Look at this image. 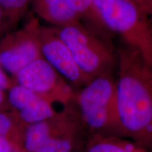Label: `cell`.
Wrapping results in <instances>:
<instances>
[{"label": "cell", "mask_w": 152, "mask_h": 152, "mask_svg": "<svg viewBox=\"0 0 152 152\" xmlns=\"http://www.w3.org/2000/svg\"><path fill=\"white\" fill-rule=\"evenodd\" d=\"M118 113L125 137L152 152V70L138 51H118Z\"/></svg>", "instance_id": "cell-1"}, {"label": "cell", "mask_w": 152, "mask_h": 152, "mask_svg": "<svg viewBox=\"0 0 152 152\" xmlns=\"http://www.w3.org/2000/svg\"><path fill=\"white\" fill-rule=\"evenodd\" d=\"M89 134L75 104L64 106L52 118L25 127V152H73L83 150Z\"/></svg>", "instance_id": "cell-2"}, {"label": "cell", "mask_w": 152, "mask_h": 152, "mask_svg": "<svg viewBox=\"0 0 152 152\" xmlns=\"http://www.w3.org/2000/svg\"><path fill=\"white\" fill-rule=\"evenodd\" d=\"M73 102L89 135L125 138L119 121L116 80L113 73L99 75L89 81L76 91Z\"/></svg>", "instance_id": "cell-3"}, {"label": "cell", "mask_w": 152, "mask_h": 152, "mask_svg": "<svg viewBox=\"0 0 152 152\" xmlns=\"http://www.w3.org/2000/svg\"><path fill=\"white\" fill-rule=\"evenodd\" d=\"M96 14L109 33L118 34L125 45L138 51L152 70V23L133 1L93 0Z\"/></svg>", "instance_id": "cell-4"}, {"label": "cell", "mask_w": 152, "mask_h": 152, "mask_svg": "<svg viewBox=\"0 0 152 152\" xmlns=\"http://www.w3.org/2000/svg\"><path fill=\"white\" fill-rule=\"evenodd\" d=\"M53 28L67 45L80 70L89 80L113 73L117 59L103 37L80 21Z\"/></svg>", "instance_id": "cell-5"}, {"label": "cell", "mask_w": 152, "mask_h": 152, "mask_svg": "<svg viewBox=\"0 0 152 152\" xmlns=\"http://www.w3.org/2000/svg\"><path fill=\"white\" fill-rule=\"evenodd\" d=\"M16 78L18 85L64 106L74 101L75 88L42 57L20 70Z\"/></svg>", "instance_id": "cell-6"}, {"label": "cell", "mask_w": 152, "mask_h": 152, "mask_svg": "<svg viewBox=\"0 0 152 152\" xmlns=\"http://www.w3.org/2000/svg\"><path fill=\"white\" fill-rule=\"evenodd\" d=\"M34 32L41 56L66 81L75 87H83L89 80L82 73L67 45L53 28L40 27L35 23Z\"/></svg>", "instance_id": "cell-7"}, {"label": "cell", "mask_w": 152, "mask_h": 152, "mask_svg": "<svg viewBox=\"0 0 152 152\" xmlns=\"http://www.w3.org/2000/svg\"><path fill=\"white\" fill-rule=\"evenodd\" d=\"M35 21L30 23L23 31L13 37L11 42L0 49V66L16 75L20 70L42 57L34 32Z\"/></svg>", "instance_id": "cell-8"}, {"label": "cell", "mask_w": 152, "mask_h": 152, "mask_svg": "<svg viewBox=\"0 0 152 152\" xmlns=\"http://www.w3.org/2000/svg\"><path fill=\"white\" fill-rule=\"evenodd\" d=\"M35 12L54 28L80 21L65 0H31Z\"/></svg>", "instance_id": "cell-9"}, {"label": "cell", "mask_w": 152, "mask_h": 152, "mask_svg": "<svg viewBox=\"0 0 152 152\" xmlns=\"http://www.w3.org/2000/svg\"><path fill=\"white\" fill-rule=\"evenodd\" d=\"M83 152H147L131 140L113 136L89 135Z\"/></svg>", "instance_id": "cell-10"}, {"label": "cell", "mask_w": 152, "mask_h": 152, "mask_svg": "<svg viewBox=\"0 0 152 152\" xmlns=\"http://www.w3.org/2000/svg\"><path fill=\"white\" fill-rule=\"evenodd\" d=\"M54 103L48 98L41 96L26 108L18 111L17 118L24 128L47 121L58 113L54 109Z\"/></svg>", "instance_id": "cell-11"}, {"label": "cell", "mask_w": 152, "mask_h": 152, "mask_svg": "<svg viewBox=\"0 0 152 152\" xmlns=\"http://www.w3.org/2000/svg\"><path fill=\"white\" fill-rule=\"evenodd\" d=\"M68 7L79 17L80 20H84L85 26L98 35L104 37L108 35L102 22L95 11L93 0H65Z\"/></svg>", "instance_id": "cell-12"}, {"label": "cell", "mask_w": 152, "mask_h": 152, "mask_svg": "<svg viewBox=\"0 0 152 152\" xmlns=\"http://www.w3.org/2000/svg\"><path fill=\"white\" fill-rule=\"evenodd\" d=\"M41 96H42L16 84L10 88L8 97L12 107L19 111L30 105Z\"/></svg>", "instance_id": "cell-13"}, {"label": "cell", "mask_w": 152, "mask_h": 152, "mask_svg": "<svg viewBox=\"0 0 152 152\" xmlns=\"http://www.w3.org/2000/svg\"><path fill=\"white\" fill-rule=\"evenodd\" d=\"M24 128L22 125H17L16 118H12L7 113H0V137L9 138L22 145Z\"/></svg>", "instance_id": "cell-14"}, {"label": "cell", "mask_w": 152, "mask_h": 152, "mask_svg": "<svg viewBox=\"0 0 152 152\" xmlns=\"http://www.w3.org/2000/svg\"><path fill=\"white\" fill-rule=\"evenodd\" d=\"M31 0H0V6L4 12H7L18 17L26 10L28 3Z\"/></svg>", "instance_id": "cell-15"}, {"label": "cell", "mask_w": 152, "mask_h": 152, "mask_svg": "<svg viewBox=\"0 0 152 152\" xmlns=\"http://www.w3.org/2000/svg\"><path fill=\"white\" fill-rule=\"evenodd\" d=\"M21 149L23 150L21 144L9 138L0 137V152H12Z\"/></svg>", "instance_id": "cell-16"}, {"label": "cell", "mask_w": 152, "mask_h": 152, "mask_svg": "<svg viewBox=\"0 0 152 152\" xmlns=\"http://www.w3.org/2000/svg\"><path fill=\"white\" fill-rule=\"evenodd\" d=\"M133 1L146 15L149 17L152 16V0H133Z\"/></svg>", "instance_id": "cell-17"}, {"label": "cell", "mask_w": 152, "mask_h": 152, "mask_svg": "<svg viewBox=\"0 0 152 152\" xmlns=\"http://www.w3.org/2000/svg\"><path fill=\"white\" fill-rule=\"evenodd\" d=\"M9 85H10V83H9L8 77H7L5 73H4L3 70L0 67V89L4 91L8 89Z\"/></svg>", "instance_id": "cell-18"}, {"label": "cell", "mask_w": 152, "mask_h": 152, "mask_svg": "<svg viewBox=\"0 0 152 152\" xmlns=\"http://www.w3.org/2000/svg\"><path fill=\"white\" fill-rule=\"evenodd\" d=\"M4 100V95L3 90L0 89V106L3 104Z\"/></svg>", "instance_id": "cell-19"}, {"label": "cell", "mask_w": 152, "mask_h": 152, "mask_svg": "<svg viewBox=\"0 0 152 152\" xmlns=\"http://www.w3.org/2000/svg\"><path fill=\"white\" fill-rule=\"evenodd\" d=\"M4 13V12L3 9L1 7V6H0V25H1V20H2Z\"/></svg>", "instance_id": "cell-20"}, {"label": "cell", "mask_w": 152, "mask_h": 152, "mask_svg": "<svg viewBox=\"0 0 152 152\" xmlns=\"http://www.w3.org/2000/svg\"><path fill=\"white\" fill-rule=\"evenodd\" d=\"M12 152H25V151H24V150L21 149V150H16V151H14Z\"/></svg>", "instance_id": "cell-21"}, {"label": "cell", "mask_w": 152, "mask_h": 152, "mask_svg": "<svg viewBox=\"0 0 152 152\" xmlns=\"http://www.w3.org/2000/svg\"><path fill=\"white\" fill-rule=\"evenodd\" d=\"M73 152H83V150H82V151H73Z\"/></svg>", "instance_id": "cell-22"}, {"label": "cell", "mask_w": 152, "mask_h": 152, "mask_svg": "<svg viewBox=\"0 0 152 152\" xmlns=\"http://www.w3.org/2000/svg\"><path fill=\"white\" fill-rule=\"evenodd\" d=\"M150 17H151V18H149V19H150V20H151V23H152V16H150Z\"/></svg>", "instance_id": "cell-23"}, {"label": "cell", "mask_w": 152, "mask_h": 152, "mask_svg": "<svg viewBox=\"0 0 152 152\" xmlns=\"http://www.w3.org/2000/svg\"><path fill=\"white\" fill-rule=\"evenodd\" d=\"M129 1H133V0H129ZM133 2H134V1H133ZM134 4H135V3H134Z\"/></svg>", "instance_id": "cell-24"}, {"label": "cell", "mask_w": 152, "mask_h": 152, "mask_svg": "<svg viewBox=\"0 0 152 152\" xmlns=\"http://www.w3.org/2000/svg\"><path fill=\"white\" fill-rule=\"evenodd\" d=\"M0 110H1V106H0Z\"/></svg>", "instance_id": "cell-25"}]
</instances>
